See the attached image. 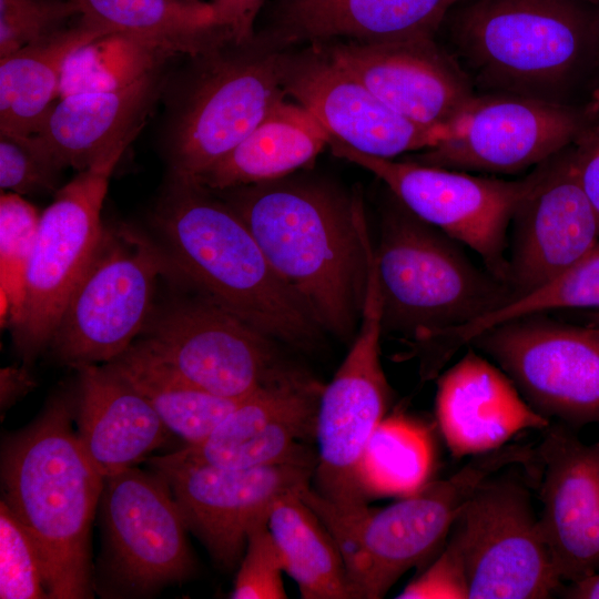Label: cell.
Listing matches in <instances>:
<instances>
[{
    "mask_svg": "<svg viewBox=\"0 0 599 599\" xmlns=\"http://www.w3.org/2000/svg\"><path fill=\"white\" fill-rule=\"evenodd\" d=\"M446 20L450 53L477 93L589 101L599 59V1L471 0Z\"/></svg>",
    "mask_w": 599,
    "mask_h": 599,
    "instance_id": "6da1fadb",
    "label": "cell"
},
{
    "mask_svg": "<svg viewBox=\"0 0 599 599\" xmlns=\"http://www.w3.org/2000/svg\"><path fill=\"white\" fill-rule=\"evenodd\" d=\"M220 192L319 326L348 341L366 285L362 201L283 179Z\"/></svg>",
    "mask_w": 599,
    "mask_h": 599,
    "instance_id": "7a4b0ae2",
    "label": "cell"
},
{
    "mask_svg": "<svg viewBox=\"0 0 599 599\" xmlns=\"http://www.w3.org/2000/svg\"><path fill=\"white\" fill-rule=\"evenodd\" d=\"M74 417L75 402L58 395L1 453L2 500L38 549L50 599L92 597L90 528L104 478L80 445Z\"/></svg>",
    "mask_w": 599,
    "mask_h": 599,
    "instance_id": "3957f363",
    "label": "cell"
},
{
    "mask_svg": "<svg viewBox=\"0 0 599 599\" xmlns=\"http://www.w3.org/2000/svg\"><path fill=\"white\" fill-rule=\"evenodd\" d=\"M172 181L155 221L169 262L200 295L268 338L307 348L322 327L278 276L247 225L225 201Z\"/></svg>",
    "mask_w": 599,
    "mask_h": 599,
    "instance_id": "277c9868",
    "label": "cell"
},
{
    "mask_svg": "<svg viewBox=\"0 0 599 599\" xmlns=\"http://www.w3.org/2000/svg\"><path fill=\"white\" fill-rule=\"evenodd\" d=\"M532 457L529 446L505 445L473 456L450 477L427 481L380 509L342 508L311 487L300 495L336 542L357 598L378 599L447 539L458 514L483 483Z\"/></svg>",
    "mask_w": 599,
    "mask_h": 599,
    "instance_id": "5b68a950",
    "label": "cell"
},
{
    "mask_svg": "<svg viewBox=\"0 0 599 599\" xmlns=\"http://www.w3.org/2000/svg\"><path fill=\"white\" fill-rule=\"evenodd\" d=\"M459 244L392 194L374 248L383 334L398 333L423 347L515 298L508 284L478 268Z\"/></svg>",
    "mask_w": 599,
    "mask_h": 599,
    "instance_id": "8992f818",
    "label": "cell"
},
{
    "mask_svg": "<svg viewBox=\"0 0 599 599\" xmlns=\"http://www.w3.org/2000/svg\"><path fill=\"white\" fill-rule=\"evenodd\" d=\"M135 136L136 133L121 139L93 164L79 171L55 191L51 204L41 212L23 302L10 324L16 347L26 359H32L51 344L101 240V212L111 175Z\"/></svg>",
    "mask_w": 599,
    "mask_h": 599,
    "instance_id": "52a82bcc",
    "label": "cell"
},
{
    "mask_svg": "<svg viewBox=\"0 0 599 599\" xmlns=\"http://www.w3.org/2000/svg\"><path fill=\"white\" fill-rule=\"evenodd\" d=\"M170 264L148 238L126 226L104 227L51 344L63 363H109L143 329L159 276Z\"/></svg>",
    "mask_w": 599,
    "mask_h": 599,
    "instance_id": "ba28073f",
    "label": "cell"
},
{
    "mask_svg": "<svg viewBox=\"0 0 599 599\" xmlns=\"http://www.w3.org/2000/svg\"><path fill=\"white\" fill-rule=\"evenodd\" d=\"M219 49L173 106L164 139L172 181L195 184L283 100L286 59Z\"/></svg>",
    "mask_w": 599,
    "mask_h": 599,
    "instance_id": "9c48e42d",
    "label": "cell"
},
{
    "mask_svg": "<svg viewBox=\"0 0 599 599\" xmlns=\"http://www.w3.org/2000/svg\"><path fill=\"white\" fill-rule=\"evenodd\" d=\"M329 146L334 155L378 177L417 217L470 247L486 270L508 284V229L518 203L538 177V165L524 179L507 181L372 156L334 138Z\"/></svg>",
    "mask_w": 599,
    "mask_h": 599,
    "instance_id": "30bf717a",
    "label": "cell"
},
{
    "mask_svg": "<svg viewBox=\"0 0 599 599\" xmlns=\"http://www.w3.org/2000/svg\"><path fill=\"white\" fill-rule=\"evenodd\" d=\"M382 335V295L376 270L369 265L359 332L333 379L323 388L316 417L315 491L342 508L366 505L361 463L392 398L380 362Z\"/></svg>",
    "mask_w": 599,
    "mask_h": 599,
    "instance_id": "8fae6325",
    "label": "cell"
},
{
    "mask_svg": "<svg viewBox=\"0 0 599 599\" xmlns=\"http://www.w3.org/2000/svg\"><path fill=\"white\" fill-rule=\"evenodd\" d=\"M464 566L468 599H544L561 586L527 489L493 476L447 537Z\"/></svg>",
    "mask_w": 599,
    "mask_h": 599,
    "instance_id": "7c38bea8",
    "label": "cell"
},
{
    "mask_svg": "<svg viewBox=\"0 0 599 599\" xmlns=\"http://www.w3.org/2000/svg\"><path fill=\"white\" fill-rule=\"evenodd\" d=\"M599 113L509 93H476L449 124L448 138L408 160L458 171L511 174L572 145Z\"/></svg>",
    "mask_w": 599,
    "mask_h": 599,
    "instance_id": "4fadbf2b",
    "label": "cell"
},
{
    "mask_svg": "<svg viewBox=\"0 0 599 599\" xmlns=\"http://www.w3.org/2000/svg\"><path fill=\"white\" fill-rule=\"evenodd\" d=\"M514 382L539 414L568 424H599V326L525 316L470 343Z\"/></svg>",
    "mask_w": 599,
    "mask_h": 599,
    "instance_id": "5bb4252c",
    "label": "cell"
},
{
    "mask_svg": "<svg viewBox=\"0 0 599 599\" xmlns=\"http://www.w3.org/2000/svg\"><path fill=\"white\" fill-rule=\"evenodd\" d=\"M169 485L187 530L223 568L243 557L253 528L267 522L274 502L309 487L316 461H292L253 468L176 464L148 459Z\"/></svg>",
    "mask_w": 599,
    "mask_h": 599,
    "instance_id": "9a60e30c",
    "label": "cell"
},
{
    "mask_svg": "<svg viewBox=\"0 0 599 599\" xmlns=\"http://www.w3.org/2000/svg\"><path fill=\"white\" fill-rule=\"evenodd\" d=\"M141 343L191 384L227 398L292 372L275 341L202 295L163 313Z\"/></svg>",
    "mask_w": 599,
    "mask_h": 599,
    "instance_id": "2e32d148",
    "label": "cell"
},
{
    "mask_svg": "<svg viewBox=\"0 0 599 599\" xmlns=\"http://www.w3.org/2000/svg\"><path fill=\"white\" fill-rule=\"evenodd\" d=\"M106 565L123 592L146 596L187 579L194 560L167 483L135 467L104 478Z\"/></svg>",
    "mask_w": 599,
    "mask_h": 599,
    "instance_id": "e0dca14e",
    "label": "cell"
},
{
    "mask_svg": "<svg viewBox=\"0 0 599 599\" xmlns=\"http://www.w3.org/2000/svg\"><path fill=\"white\" fill-rule=\"evenodd\" d=\"M538 170L510 221L508 284L515 298L571 267L599 242V220L577 177L571 145Z\"/></svg>",
    "mask_w": 599,
    "mask_h": 599,
    "instance_id": "ac0fdd59",
    "label": "cell"
},
{
    "mask_svg": "<svg viewBox=\"0 0 599 599\" xmlns=\"http://www.w3.org/2000/svg\"><path fill=\"white\" fill-rule=\"evenodd\" d=\"M323 388L292 370L246 395L203 440L159 457L234 469L314 461L301 441L315 438Z\"/></svg>",
    "mask_w": 599,
    "mask_h": 599,
    "instance_id": "d6986e66",
    "label": "cell"
},
{
    "mask_svg": "<svg viewBox=\"0 0 599 599\" xmlns=\"http://www.w3.org/2000/svg\"><path fill=\"white\" fill-rule=\"evenodd\" d=\"M326 55L392 110L422 125L448 126L477 93L435 38L338 42Z\"/></svg>",
    "mask_w": 599,
    "mask_h": 599,
    "instance_id": "ffe728a7",
    "label": "cell"
},
{
    "mask_svg": "<svg viewBox=\"0 0 599 599\" xmlns=\"http://www.w3.org/2000/svg\"><path fill=\"white\" fill-rule=\"evenodd\" d=\"M284 91L332 138L367 155L394 159L425 151L450 133L449 125H422L395 112L325 53L286 59Z\"/></svg>",
    "mask_w": 599,
    "mask_h": 599,
    "instance_id": "44dd1931",
    "label": "cell"
},
{
    "mask_svg": "<svg viewBox=\"0 0 599 599\" xmlns=\"http://www.w3.org/2000/svg\"><path fill=\"white\" fill-rule=\"evenodd\" d=\"M540 526L561 582L599 570V443L551 428L540 445Z\"/></svg>",
    "mask_w": 599,
    "mask_h": 599,
    "instance_id": "7402d4cb",
    "label": "cell"
},
{
    "mask_svg": "<svg viewBox=\"0 0 599 599\" xmlns=\"http://www.w3.org/2000/svg\"><path fill=\"white\" fill-rule=\"evenodd\" d=\"M436 416L456 457L489 453L520 432L549 426L509 376L471 348L440 376Z\"/></svg>",
    "mask_w": 599,
    "mask_h": 599,
    "instance_id": "603a6c76",
    "label": "cell"
},
{
    "mask_svg": "<svg viewBox=\"0 0 599 599\" xmlns=\"http://www.w3.org/2000/svg\"><path fill=\"white\" fill-rule=\"evenodd\" d=\"M75 402L78 438L103 477L134 467L171 434L151 404L106 364H82Z\"/></svg>",
    "mask_w": 599,
    "mask_h": 599,
    "instance_id": "cb8c5ba5",
    "label": "cell"
},
{
    "mask_svg": "<svg viewBox=\"0 0 599 599\" xmlns=\"http://www.w3.org/2000/svg\"><path fill=\"white\" fill-rule=\"evenodd\" d=\"M160 83L156 71L115 91L61 98L35 136L62 170L82 171L114 143L139 133Z\"/></svg>",
    "mask_w": 599,
    "mask_h": 599,
    "instance_id": "d4e9b609",
    "label": "cell"
},
{
    "mask_svg": "<svg viewBox=\"0 0 599 599\" xmlns=\"http://www.w3.org/2000/svg\"><path fill=\"white\" fill-rule=\"evenodd\" d=\"M331 140L308 110L283 99L195 184L220 192L281 180L313 163Z\"/></svg>",
    "mask_w": 599,
    "mask_h": 599,
    "instance_id": "484cf974",
    "label": "cell"
},
{
    "mask_svg": "<svg viewBox=\"0 0 599 599\" xmlns=\"http://www.w3.org/2000/svg\"><path fill=\"white\" fill-rule=\"evenodd\" d=\"M78 18L105 33H123L173 55L192 58L231 42L211 3L191 0H72Z\"/></svg>",
    "mask_w": 599,
    "mask_h": 599,
    "instance_id": "4316f807",
    "label": "cell"
},
{
    "mask_svg": "<svg viewBox=\"0 0 599 599\" xmlns=\"http://www.w3.org/2000/svg\"><path fill=\"white\" fill-rule=\"evenodd\" d=\"M79 18L72 26L0 58V132H39L59 100L68 58L104 34Z\"/></svg>",
    "mask_w": 599,
    "mask_h": 599,
    "instance_id": "83f0119b",
    "label": "cell"
},
{
    "mask_svg": "<svg viewBox=\"0 0 599 599\" xmlns=\"http://www.w3.org/2000/svg\"><path fill=\"white\" fill-rule=\"evenodd\" d=\"M300 494L278 498L267 518L284 571L304 599H356L336 542Z\"/></svg>",
    "mask_w": 599,
    "mask_h": 599,
    "instance_id": "f1b7e54d",
    "label": "cell"
},
{
    "mask_svg": "<svg viewBox=\"0 0 599 599\" xmlns=\"http://www.w3.org/2000/svg\"><path fill=\"white\" fill-rule=\"evenodd\" d=\"M105 364L140 392L170 433L186 444L207 437L245 397L216 396L196 387L141 342Z\"/></svg>",
    "mask_w": 599,
    "mask_h": 599,
    "instance_id": "f546056e",
    "label": "cell"
},
{
    "mask_svg": "<svg viewBox=\"0 0 599 599\" xmlns=\"http://www.w3.org/2000/svg\"><path fill=\"white\" fill-rule=\"evenodd\" d=\"M434 463L427 429L404 415L386 416L372 435L361 463L367 496H408L420 489Z\"/></svg>",
    "mask_w": 599,
    "mask_h": 599,
    "instance_id": "4dcf8cb0",
    "label": "cell"
},
{
    "mask_svg": "<svg viewBox=\"0 0 599 599\" xmlns=\"http://www.w3.org/2000/svg\"><path fill=\"white\" fill-rule=\"evenodd\" d=\"M171 57L174 55L128 34H101L68 58L61 77L59 99L126 88L160 71Z\"/></svg>",
    "mask_w": 599,
    "mask_h": 599,
    "instance_id": "1f68e13d",
    "label": "cell"
},
{
    "mask_svg": "<svg viewBox=\"0 0 599 599\" xmlns=\"http://www.w3.org/2000/svg\"><path fill=\"white\" fill-rule=\"evenodd\" d=\"M41 213L22 195L1 191L0 294L1 322L16 319L24 297L27 271Z\"/></svg>",
    "mask_w": 599,
    "mask_h": 599,
    "instance_id": "d6a6232c",
    "label": "cell"
},
{
    "mask_svg": "<svg viewBox=\"0 0 599 599\" xmlns=\"http://www.w3.org/2000/svg\"><path fill=\"white\" fill-rule=\"evenodd\" d=\"M0 598H50L38 549L3 500L0 504Z\"/></svg>",
    "mask_w": 599,
    "mask_h": 599,
    "instance_id": "836d02e7",
    "label": "cell"
},
{
    "mask_svg": "<svg viewBox=\"0 0 599 599\" xmlns=\"http://www.w3.org/2000/svg\"><path fill=\"white\" fill-rule=\"evenodd\" d=\"M62 169L35 134L0 132V187L20 195L58 191Z\"/></svg>",
    "mask_w": 599,
    "mask_h": 599,
    "instance_id": "e575fe53",
    "label": "cell"
},
{
    "mask_svg": "<svg viewBox=\"0 0 599 599\" xmlns=\"http://www.w3.org/2000/svg\"><path fill=\"white\" fill-rule=\"evenodd\" d=\"M78 16L72 0H0V58L67 28Z\"/></svg>",
    "mask_w": 599,
    "mask_h": 599,
    "instance_id": "d590c367",
    "label": "cell"
},
{
    "mask_svg": "<svg viewBox=\"0 0 599 599\" xmlns=\"http://www.w3.org/2000/svg\"><path fill=\"white\" fill-rule=\"evenodd\" d=\"M284 566L267 528L260 524L248 535L234 581L233 599H284Z\"/></svg>",
    "mask_w": 599,
    "mask_h": 599,
    "instance_id": "8d00e7d4",
    "label": "cell"
},
{
    "mask_svg": "<svg viewBox=\"0 0 599 599\" xmlns=\"http://www.w3.org/2000/svg\"><path fill=\"white\" fill-rule=\"evenodd\" d=\"M541 298L551 311L599 309V242L580 261L547 282Z\"/></svg>",
    "mask_w": 599,
    "mask_h": 599,
    "instance_id": "74e56055",
    "label": "cell"
},
{
    "mask_svg": "<svg viewBox=\"0 0 599 599\" xmlns=\"http://www.w3.org/2000/svg\"><path fill=\"white\" fill-rule=\"evenodd\" d=\"M399 599H468L464 566L447 541L439 557L413 579L397 596Z\"/></svg>",
    "mask_w": 599,
    "mask_h": 599,
    "instance_id": "f35d334b",
    "label": "cell"
},
{
    "mask_svg": "<svg viewBox=\"0 0 599 599\" xmlns=\"http://www.w3.org/2000/svg\"><path fill=\"white\" fill-rule=\"evenodd\" d=\"M579 183L599 220V113L571 145Z\"/></svg>",
    "mask_w": 599,
    "mask_h": 599,
    "instance_id": "ab89813d",
    "label": "cell"
},
{
    "mask_svg": "<svg viewBox=\"0 0 599 599\" xmlns=\"http://www.w3.org/2000/svg\"><path fill=\"white\" fill-rule=\"evenodd\" d=\"M265 0H212L216 24L226 31L231 42L247 44L255 38L254 24Z\"/></svg>",
    "mask_w": 599,
    "mask_h": 599,
    "instance_id": "60d3db41",
    "label": "cell"
},
{
    "mask_svg": "<svg viewBox=\"0 0 599 599\" xmlns=\"http://www.w3.org/2000/svg\"><path fill=\"white\" fill-rule=\"evenodd\" d=\"M33 379L24 368L6 367L0 373V407L3 413L33 387Z\"/></svg>",
    "mask_w": 599,
    "mask_h": 599,
    "instance_id": "b9f144b4",
    "label": "cell"
},
{
    "mask_svg": "<svg viewBox=\"0 0 599 599\" xmlns=\"http://www.w3.org/2000/svg\"><path fill=\"white\" fill-rule=\"evenodd\" d=\"M565 598L572 599H599V570L569 582V586L561 592Z\"/></svg>",
    "mask_w": 599,
    "mask_h": 599,
    "instance_id": "7bdbcfd3",
    "label": "cell"
},
{
    "mask_svg": "<svg viewBox=\"0 0 599 599\" xmlns=\"http://www.w3.org/2000/svg\"><path fill=\"white\" fill-rule=\"evenodd\" d=\"M589 101L593 102L599 108V59Z\"/></svg>",
    "mask_w": 599,
    "mask_h": 599,
    "instance_id": "ee69618b",
    "label": "cell"
},
{
    "mask_svg": "<svg viewBox=\"0 0 599 599\" xmlns=\"http://www.w3.org/2000/svg\"><path fill=\"white\" fill-rule=\"evenodd\" d=\"M589 319L591 324L599 326V309L591 311L589 314Z\"/></svg>",
    "mask_w": 599,
    "mask_h": 599,
    "instance_id": "f6af8a7d",
    "label": "cell"
},
{
    "mask_svg": "<svg viewBox=\"0 0 599 599\" xmlns=\"http://www.w3.org/2000/svg\"><path fill=\"white\" fill-rule=\"evenodd\" d=\"M191 1H201V0H191Z\"/></svg>",
    "mask_w": 599,
    "mask_h": 599,
    "instance_id": "bcb514c9",
    "label": "cell"
}]
</instances>
